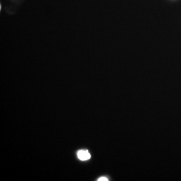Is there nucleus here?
<instances>
[{
    "label": "nucleus",
    "mask_w": 181,
    "mask_h": 181,
    "mask_svg": "<svg viewBox=\"0 0 181 181\" xmlns=\"http://www.w3.org/2000/svg\"><path fill=\"white\" fill-rule=\"evenodd\" d=\"M77 156L81 160H85L90 158V155L87 151H80L77 152Z\"/></svg>",
    "instance_id": "nucleus-1"
},
{
    "label": "nucleus",
    "mask_w": 181,
    "mask_h": 181,
    "mask_svg": "<svg viewBox=\"0 0 181 181\" xmlns=\"http://www.w3.org/2000/svg\"><path fill=\"white\" fill-rule=\"evenodd\" d=\"M99 181H108L107 179L105 177H102L101 178L99 179H98Z\"/></svg>",
    "instance_id": "nucleus-2"
}]
</instances>
